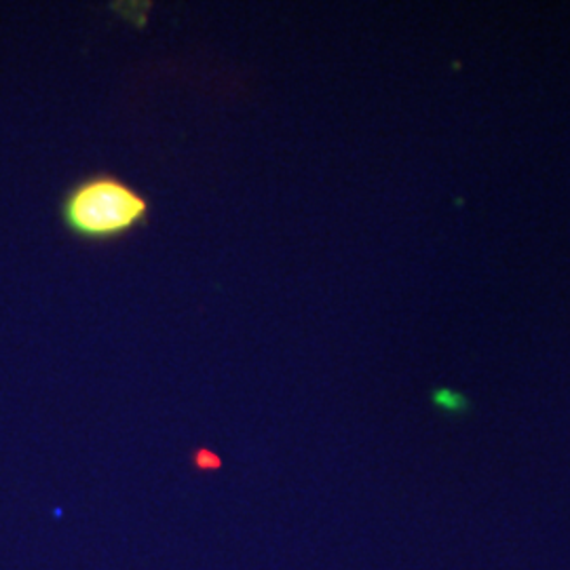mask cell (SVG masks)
I'll use <instances>...</instances> for the list:
<instances>
[{"instance_id":"6da1fadb","label":"cell","mask_w":570,"mask_h":570,"mask_svg":"<svg viewBox=\"0 0 570 570\" xmlns=\"http://www.w3.org/2000/svg\"><path fill=\"white\" fill-rule=\"evenodd\" d=\"M150 204L134 186L110 174L75 184L61 202L63 226L89 242L117 239L144 225Z\"/></svg>"},{"instance_id":"7a4b0ae2","label":"cell","mask_w":570,"mask_h":570,"mask_svg":"<svg viewBox=\"0 0 570 570\" xmlns=\"http://www.w3.org/2000/svg\"><path fill=\"white\" fill-rule=\"evenodd\" d=\"M433 402H435L438 406L449 407L452 412H459V410H463V407L468 406L463 397H459V395H454V393H450V391H438V393L433 395Z\"/></svg>"},{"instance_id":"3957f363","label":"cell","mask_w":570,"mask_h":570,"mask_svg":"<svg viewBox=\"0 0 570 570\" xmlns=\"http://www.w3.org/2000/svg\"><path fill=\"white\" fill-rule=\"evenodd\" d=\"M197 465L204 469L218 468V459L209 450H199L197 452Z\"/></svg>"}]
</instances>
